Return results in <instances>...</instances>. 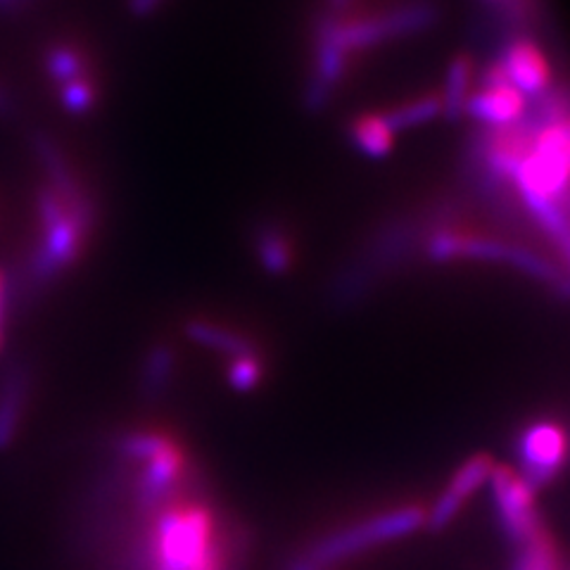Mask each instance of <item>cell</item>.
<instances>
[{
  "instance_id": "obj_25",
  "label": "cell",
  "mask_w": 570,
  "mask_h": 570,
  "mask_svg": "<svg viewBox=\"0 0 570 570\" xmlns=\"http://www.w3.org/2000/svg\"><path fill=\"white\" fill-rule=\"evenodd\" d=\"M6 110V98H3V94H0V112Z\"/></svg>"
},
{
  "instance_id": "obj_21",
  "label": "cell",
  "mask_w": 570,
  "mask_h": 570,
  "mask_svg": "<svg viewBox=\"0 0 570 570\" xmlns=\"http://www.w3.org/2000/svg\"><path fill=\"white\" fill-rule=\"evenodd\" d=\"M6 297H8V278H6V272L0 269V347H3V328H6Z\"/></svg>"
},
{
  "instance_id": "obj_7",
  "label": "cell",
  "mask_w": 570,
  "mask_h": 570,
  "mask_svg": "<svg viewBox=\"0 0 570 570\" xmlns=\"http://www.w3.org/2000/svg\"><path fill=\"white\" fill-rule=\"evenodd\" d=\"M499 60L507 69L509 81L523 96H544L551 88V81H554V71H551L544 50L528 36L511 39Z\"/></svg>"
},
{
  "instance_id": "obj_17",
  "label": "cell",
  "mask_w": 570,
  "mask_h": 570,
  "mask_svg": "<svg viewBox=\"0 0 570 570\" xmlns=\"http://www.w3.org/2000/svg\"><path fill=\"white\" fill-rule=\"evenodd\" d=\"M264 373H266L264 356L257 350V352L230 356L228 368H226V381L238 392H249L264 381Z\"/></svg>"
},
{
  "instance_id": "obj_24",
  "label": "cell",
  "mask_w": 570,
  "mask_h": 570,
  "mask_svg": "<svg viewBox=\"0 0 570 570\" xmlns=\"http://www.w3.org/2000/svg\"><path fill=\"white\" fill-rule=\"evenodd\" d=\"M328 3H331V8H333L335 12H345V10L350 8L352 0H328Z\"/></svg>"
},
{
  "instance_id": "obj_14",
  "label": "cell",
  "mask_w": 570,
  "mask_h": 570,
  "mask_svg": "<svg viewBox=\"0 0 570 570\" xmlns=\"http://www.w3.org/2000/svg\"><path fill=\"white\" fill-rule=\"evenodd\" d=\"M176 373V352L169 343H157L150 347L140 368V390L146 397H159L169 390Z\"/></svg>"
},
{
  "instance_id": "obj_8",
  "label": "cell",
  "mask_w": 570,
  "mask_h": 570,
  "mask_svg": "<svg viewBox=\"0 0 570 570\" xmlns=\"http://www.w3.org/2000/svg\"><path fill=\"white\" fill-rule=\"evenodd\" d=\"M525 96L513 83H480L463 107V115L485 127H511L525 117Z\"/></svg>"
},
{
  "instance_id": "obj_22",
  "label": "cell",
  "mask_w": 570,
  "mask_h": 570,
  "mask_svg": "<svg viewBox=\"0 0 570 570\" xmlns=\"http://www.w3.org/2000/svg\"><path fill=\"white\" fill-rule=\"evenodd\" d=\"M157 3H159V0H134V10L140 12V14H146V12H150Z\"/></svg>"
},
{
  "instance_id": "obj_18",
  "label": "cell",
  "mask_w": 570,
  "mask_h": 570,
  "mask_svg": "<svg viewBox=\"0 0 570 570\" xmlns=\"http://www.w3.org/2000/svg\"><path fill=\"white\" fill-rule=\"evenodd\" d=\"M46 67H48V75L58 81H75L83 77V69H86V60L81 58V52L69 48V46H56L46 58Z\"/></svg>"
},
{
  "instance_id": "obj_15",
  "label": "cell",
  "mask_w": 570,
  "mask_h": 570,
  "mask_svg": "<svg viewBox=\"0 0 570 570\" xmlns=\"http://www.w3.org/2000/svg\"><path fill=\"white\" fill-rule=\"evenodd\" d=\"M442 112H444L442 94L431 91V94H421L416 98H409L383 115L390 121L392 129L404 131V129H414V127H421V124L433 121Z\"/></svg>"
},
{
  "instance_id": "obj_2",
  "label": "cell",
  "mask_w": 570,
  "mask_h": 570,
  "mask_svg": "<svg viewBox=\"0 0 570 570\" xmlns=\"http://www.w3.org/2000/svg\"><path fill=\"white\" fill-rule=\"evenodd\" d=\"M425 521H428V511L416 504H406L379 515H371L366 521H360L345 530L328 534L324 540H318L312 547L307 559L318 568L345 561L350 557L362 554V551L371 547L406 538V534H412L421 525H425Z\"/></svg>"
},
{
  "instance_id": "obj_9",
  "label": "cell",
  "mask_w": 570,
  "mask_h": 570,
  "mask_svg": "<svg viewBox=\"0 0 570 570\" xmlns=\"http://www.w3.org/2000/svg\"><path fill=\"white\" fill-rule=\"evenodd\" d=\"M31 392V371L27 364L10 366L0 379V450H8L20 433Z\"/></svg>"
},
{
  "instance_id": "obj_20",
  "label": "cell",
  "mask_w": 570,
  "mask_h": 570,
  "mask_svg": "<svg viewBox=\"0 0 570 570\" xmlns=\"http://www.w3.org/2000/svg\"><path fill=\"white\" fill-rule=\"evenodd\" d=\"M488 3L504 8L511 17H521L532 10V0H488Z\"/></svg>"
},
{
  "instance_id": "obj_1",
  "label": "cell",
  "mask_w": 570,
  "mask_h": 570,
  "mask_svg": "<svg viewBox=\"0 0 570 570\" xmlns=\"http://www.w3.org/2000/svg\"><path fill=\"white\" fill-rule=\"evenodd\" d=\"M438 20L433 3H409L352 17H326L316 29L314 77L309 83V102L324 105L333 88L345 77L354 52L371 50L406 33L423 31Z\"/></svg>"
},
{
  "instance_id": "obj_26",
  "label": "cell",
  "mask_w": 570,
  "mask_h": 570,
  "mask_svg": "<svg viewBox=\"0 0 570 570\" xmlns=\"http://www.w3.org/2000/svg\"><path fill=\"white\" fill-rule=\"evenodd\" d=\"M0 3H6V0H0Z\"/></svg>"
},
{
  "instance_id": "obj_19",
  "label": "cell",
  "mask_w": 570,
  "mask_h": 570,
  "mask_svg": "<svg viewBox=\"0 0 570 570\" xmlns=\"http://www.w3.org/2000/svg\"><path fill=\"white\" fill-rule=\"evenodd\" d=\"M60 98H62L65 110H69L71 115H86L91 112L96 105V88L83 79H75L62 86Z\"/></svg>"
},
{
  "instance_id": "obj_13",
  "label": "cell",
  "mask_w": 570,
  "mask_h": 570,
  "mask_svg": "<svg viewBox=\"0 0 570 570\" xmlns=\"http://www.w3.org/2000/svg\"><path fill=\"white\" fill-rule=\"evenodd\" d=\"M255 253L259 264L266 272L274 276H283L291 272V266L295 262V247L288 234L281 226L266 224L257 228L255 234Z\"/></svg>"
},
{
  "instance_id": "obj_12",
  "label": "cell",
  "mask_w": 570,
  "mask_h": 570,
  "mask_svg": "<svg viewBox=\"0 0 570 570\" xmlns=\"http://www.w3.org/2000/svg\"><path fill=\"white\" fill-rule=\"evenodd\" d=\"M475 88V60L469 56V52H459V56L452 58L448 67V77H444V88H442V107L448 117H459L463 115V107H466L471 94Z\"/></svg>"
},
{
  "instance_id": "obj_10",
  "label": "cell",
  "mask_w": 570,
  "mask_h": 570,
  "mask_svg": "<svg viewBox=\"0 0 570 570\" xmlns=\"http://www.w3.org/2000/svg\"><path fill=\"white\" fill-rule=\"evenodd\" d=\"M186 335L203 347H209L214 352H222L230 356L257 352V345L249 335L240 333L238 328L222 324V321H214L209 316H190L186 321Z\"/></svg>"
},
{
  "instance_id": "obj_4",
  "label": "cell",
  "mask_w": 570,
  "mask_h": 570,
  "mask_svg": "<svg viewBox=\"0 0 570 570\" xmlns=\"http://www.w3.org/2000/svg\"><path fill=\"white\" fill-rule=\"evenodd\" d=\"M488 483L492 488L499 523L515 544H521L542 525L538 507H534V488L519 471L504 466V463L499 466L494 463Z\"/></svg>"
},
{
  "instance_id": "obj_6",
  "label": "cell",
  "mask_w": 570,
  "mask_h": 570,
  "mask_svg": "<svg viewBox=\"0 0 570 570\" xmlns=\"http://www.w3.org/2000/svg\"><path fill=\"white\" fill-rule=\"evenodd\" d=\"M492 469H494V461L485 452L473 454L463 461L456 469V473L452 475L450 483L444 485L442 494L438 497V502L428 509L425 525L431 530H440L444 525H450L459 515V511L466 507L469 499L488 483Z\"/></svg>"
},
{
  "instance_id": "obj_11",
  "label": "cell",
  "mask_w": 570,
  "mask_h": 570,
  "mask_svg": "<svg viewBox=\"0 0 570 570\" xmlns=\"http://www.w3.org/2000/svg\"><path fill=\"white\" fill-rule=\"evenodd\" d=\"M350 136L360 153L368 157H385L395 148V129L390 127L383 112L356 115L350 124Z\"/></svg>"
},
{
  "instance_id": "obj_3",
  "label": "cell",
  "mask_w": 570,
  "mask_h": 570,
  "mask_svg": "<svg viewBox=\"0 0 570 570\" xmlns=\"http://www.w3.org/2000/svg\"><path fill=\"white\" fill-rule=\"evenodd\" d=\"M428 255L440 262L448 259H494L519 266L525 274L547 281L557 288H566L568 281L559 269H554L544 257L528 253L523 247H513L499 240H490L473 234H459V230H440L428 240ZM568 291V288H566Z\"/></svg>"
},
{
  "instance_id": "obj_16",
  "label": "cell",
  "mask_w": 570,
  "mask_h": 570,
  "mask_svg": "<svg viewBox=\"0 0 570 570\" xmlns=\"http://www.w3.org/2000/svg\"><path fill=\"white\" fill-rule=\"evenodd\" d=\"M515 559V570H559V557L549 532L540 525L528 540H523Z\"/></svg>"
},
{
  "instance_id": "obj_5",
  "label": "cell",
  "mask_w": 570,
  "mask_h": 570,
  "mask_svg": "<svg viewBox=\"0 0 570 570\" xmlns=\"http://www.w3.org/2000/svg\"><path fill=\"white\" fill-rule=\"evenodd\" d=\"M568 433L554 421L532 423L521 438L523 478L532 488L547 485L568 459Z\"/></svg>"
},
{
  "instance_id": "obj_23",
  "label": "cell",
  "mask_w": 570,
  "mask_h": 570,
  "mask_svg": "<svg viewBox=\"0 0 570 570\" xmlns=\"http://www.w3.org/2000/svg\"><path fill=\"white\" fill-rule=\"evenodd\" d=\"M288 570H318V566L316 563H312L309 559H297V561H293L291 563V568Z\"/></svg>"
}]
</instances>
